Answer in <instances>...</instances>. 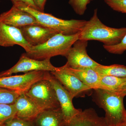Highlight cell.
Returning a JSON list of instances; mask_svg holds the SVG:
<instances>
[{
  "mask_svg": "<svg viewBox=\"0 0 126 126\" xmlns=\"http://www.w3.org/2000/svg\"><path fill=\"white\" fill-rule=\"evenodd\" d=\"M126 34V27L112 28L104 24L98 18L96 9L80 32L79 39L98 41L104 45L110 46L120 43Z\"/></svg>",
  "mask_w": 126,
  "mask_h": 126,
  "instance_id": "6da1fadb",
  "label": "cell"
},
{
  "mask_svg": "<svg viewBox=\"0 0 126 126\" xmlns=\"http://www.w3.org/2000/svg\"><path fill=\"white\" fill-rule=\"evenodd\" d=\"M79 33L66 35L58 33L42 44L32 46L24 54L30 58L39 60L58 55L65 57L73 45L79 39Z\"/></svg>",
  "mask_w": 126,
  "mask_h": 126,
  "instance_id": "7a4b0ae2",
  "label": "cell"
},
{
  "mask_svg": "<svg viewBox=\"0 0 126 126\" xmlns=\"http://www.w3.org/2000/svg\"><path fill=\"white\" fill-rule=\"evenodd\" d=\"M18 9L29 13L36 19L40 24L55 30L66 35L79 33L87 22L84 20L63 19L50 14L44 13L34 9L22 2H13Z\"/></svg>",
  "mask_w": 126,
  "mask_h": 126,
  "instance_id": "3957f363",
  "label": "cell"
},
{
  "mask_svg": "<svg viewBox=\"0 0 126 126\" xmlns=\"http://www.w3.org/2000/svg\"><path fill=\"white\" fill-rule=\"evenodd\" d=\"M94 101L106 113L105 118L110 126H126V110L124 97L113 92L94 89Z\"/></svg>",
  "mask_w": 126,
  "mask_h": 126,
  "instance_id": "277c9868",
  "label": "cell"
},
{
  "mask_svg": "<svg viewBox=\"0 0 126 126\" xmlns=\"http://www.w3.org/2000/svg\"><path fill=\"white\" fill-rule=\"evenodd\" d=\"M25 93L42 111L60 108L54 89L47 79L35 83Z\"/></svg>",
  "mask_w": 126,
  "mask_h": 126,
  "instance_id": "5b68a950",
  "label": "cell"
},
{
  "mask_svg": "<svg viewBox=\"0 0 126 126\" xmlns=\"http://www.w3.org/2000/svg\"><path fill=\"white\" fill-rule=\"evenodd\" d=\"M88 41L84 40H78L74 43L65 56L69 67L74 69H94L99 65L88 55Z\"/></svg>",
  "mask_w": 126,
  "mask_h": 126,
  "instance_id": "8992f818",
  "label": "cell"
},
{
  "mask_svg": "<svg viewBox=\"0 0 126 126\" xmlns=\"http://www.w3.org/2000/svg\"><path fill=\"white\" fill-rule=\"evenodd\" d=\"M47 71H33L21 75L0 77V87L25 93L35 83L45 79Z\"/></svg>",
  "mask_w": 126,
  "mask_h": 126,
  "instance_id": "52a82bcc",
  "label": "cell"
},
{
  "mask_svg": "<svg viewBox=\"0 0 126 126\" xmlns=\"http://www.w3.org/2000/svg\"><path fill=\"white\" fill-rule=\"evenodd\" d=\"M50 72L73 98L75 97H84L92 90L70 72L67 63L62 67H57L55 71Z\"/></svg>",
  "mask_w": 126,
  "mask_h": 126,
  "instance_id": "ba28073f",
  "label": "cell"
},
{
  "mask_svg": "<svg viewBox=\"0 0 126 126\" xmlns=\"http://www.w3.org/2000/svg\"><path fill=\"white\" fill-rule=\"evenodd\" d=\"M45 79L50 82L54 89L66 126H68L72 119L82 110L74 107L72 102L73 98L72 95L50 72H47Z\"/></svg>",
  "mask_w": 126,
  "mask_h": 126,
  "instance_id": "9c48e42d",
  "label": "cell"
},
{
  "mask_svg": "<svg viewBox=\"0 0 126 126\" xmlns=\"http://www.w3.org/2000/svg\"><path fill=\"white\" fill-rule=\"evenodd\" d=\"M57 69V67L51 63L50 59L37 60L30 58L23 53L15 65L8 70L0 73V77L11 76L13 74L20 72L25 73L33 71L53 72Z\"/></svg>",
  "mask_w": 126,
  "mask_h": 126,
  "instance_id": "30bf717a",
  "label": "cell"
},
{
  "mask_svg": "<svg viewBox=\"0 0 126 126\" xmlns=\"http://www.w3.org/2000/svg\"><path fill=\"white\" fill-rule=\"evenodd\" d=\"M26 40L32 46L40 45L59 32L40 24L29 25L19 28Z\"/></svg>",
  "mask_w": 126,
  "mask_h": 126,
  "instance_id": "8fae6325",
  "label": "cell"
},
{
  "mask_svg": "<svg viewBox=\"0 0 126 126\" xmlns=\"http://www.w3.org/2000/svg\"><path fill=\"white\" fill-rule=\"evenodd\" d=\"M15 45L20 46L26 52L32 47L24 38L20 29L0 21V46L10 47Z\"/></svg>",
  "mask_w": 126,
  "mask_h": 126,
  "instance_id": "7c38bea8",
  "label": "cell"
},
{
  "mask_svg": "<svg viewBox=\"0 0 126 126\" xmlns=\"http://www.w3.org/2000/svg\"><path fill=\"white\" fill-rule=\"evenodd\" d=\"M0 21L19 29L33 24H40L33 16L13 5L11 9L0 15Z\"/></svg>",
  "mask_w": 126,
  "mask_h": 126,
  "instance_id": "4fadbf2b",
  "label": "cell"
},
{
  "mask_svg": "<svg viewBox=\"0 0 126 126\" xmlns=\"http://www.w3.org/2000/svg\"><path fill=\"white\" fill-rule=\"evenodd\" d=\"M16 109V116L26 120L33 121L42 111L25 93H22L15 103Z\"/></svg>",
  "mask_w": 126,
  "mask_h": 126,
  "instance_id": "5bb4252c",
  "label": "cell"
},
{
  "mask_svg": "<svg viewBox=\"0 0 126 126\" xmlns=\"http://www.w3.org/2000/svg\"><path fill=\"white\" fill-rule=\"evenodd\" d=\"M32 121L34 126H67L61 108L42 111Z\"/></svg>",
  "mask_w": 126,
  "mask_h": 126,
  "instance_id": "9a60e30c",
  "label": "cell"
},
{
  "mask_svg": "<svg viewBox=\"0 0 126 126\" xmlns=\"http://www.w3.org/2000/svg\"><path fill=\"white\" fill-rule=\"evenodd\" d=\"M68 126H110L105 117L99 116L92 109H86L76 115Z\"/></svg>",
  "mask_w": 126,
  "mask_h": 126,
  "instance_id": "2e32d148",
  "label": "cell"
},
{
  "mask_svg": "<svg viewBox=\"0 0 126 126\" xmlns=\"http://www.w3.org/2000/svg\"><path fill=\"white\" fill-rule=\"evenodd\" d=\"M68 67L70 72L83 83L92 89H95L101 76L94 69L91 68L74 69L68 66Z\"/></svg>",
  "mask_w": 126,
  "mask_h": 126,
  "instance_id": "e0dca14e",
  "label": "cell"
},
{
  "mask_svg": "<svg viewBox=\"0 0 126 126\" xmlns=\"http://www.w3.org/2000/svg\"><path fill=\"white\" fill-rule=\"evenodd\" d=\"M126 81V78H118L109 75L101 76L94 89H101L114 92Z\"/></svg>",
  "mask_w": 126,
  "mask_h": 126,
  "instance_id": "ac0fdd59",
  "label": "cell"
},
{
  "mask_svg": "<svg viewBox=\"0 0 126 126\" xmlns=\"http://www.w3.org/2000/svg\"><path fill=\"white\" fill-rule=\"evenodd\" d=\"M101 76L109 75L121 78H126V66L114 64L104 65L99 64L94 69Z\"/></svg>",
  "mask_w": 126,
  "mask_h": 126,
  "instance_id": "d6986e66",
  "label": "cell"
},
{
  "mask_svg": "<svg viewBox=\"0 0 126 126\" xmlns=\"http://www.w3.org/2000/svg\"><path fill=\"white\" fill-rule=\"evenodd\" d=\"M16 110L15 103L0 104V126L16 116Z\"/></svg>",
  "mask_w": 126,
  "mask_h": 126,
  "instance_id": "ffe728a7",
  "label": "cell"
},
{
  "mask_svg": "<svg viewBox=\"0 0 126 126\" xmlns=\"http://www.w3.org/2000/svg\"><path fill=\"white\" fill-rule=\"evenodd\" d=\"M22 93L0 87V104H14Z\"/></svg>",
  "mask_w": 126,
  "mask_h": 126,
  "instance_id": "44dd1931",
  "label": "cell"
},
{
  "mask_svg": "<svg viewBox=\"0 0 126 126\" xmlns=\"http://www.w3.org/2000/svg\"><path fill=\"white\" fill-rule=\"evenodd\" d=\"M90 0H69V3L75 13L79 15H82L87 10Z\"/></svg>",
  "mask_w": 126,
  "mask_h": 126,
  "instance_id": "7402d4cb",
  "label": "cell"
},
{
  "mask_svg": "<svg viewBox=\"0 0 126 126\" xmlns=\"http://www.w3.org/2000/svg\"><path fill=\"white\" fill-rule=\"evenodd\" d=\"M103 46L104 48L110 53L122 54L126 50V34L119 44L110 46L103 45Z\"/></svg>",
  "mask_w": 126,
  "mask_h": 126,
  "instance_id": "603a6c76",
  "label": "cell"
},
{
  "mask_svg": "<svg viewBox=\"0 0 126 126\" xmlns=\"http://www.w3.org/2000/svg\"><path fill=\"white\" fill-rule=\"evenodd\" d=\"M111 9L115 11L126 14V0H103Z\"/></svg>",
  "mask_w": 126,
  "mask_h": 126,
  "instance_id": "cb8c5ba5",
  "label": "cell"
},
{
  "mask_svg": "<svg viewBox=\"0 0 126 126\" xmlns=\"http://www.w3.org/2000/svg\"><path fill=\"white\" fill-rule=\"evenodd\" d=\"M2 126H34L33 121L21 119L15 116L5 123Z\"/></svg>",
  "mask_w": 126,
  "mask_h": 126,
  "instance_id": "d4e9b609",
  "label": "cell"
},
{
  "mask_svg": "<svg viewBox=\"0 0 126 126\" xmlns=\"http://www.w3.org/2000/svg\"><path fill=\"white\" fill-rule=\"evenodd\" d=\"M120 96L125 97L126 95V81L116 91L113 92Z\"/></svg>",
  "mask_w": 126,
  "mask_h": 126,
  "instance_id": "484cf974",
  "label": "cell"
},
{
  "mask_svg": "<svg viewBox=\"0 0 126 126\" xmlns=\"http://www.w3.org/2000/svg\"><path fill=\"white\" fill-rule=\"evenodd\" d=\"M38 10L44 12L45 3L47 0H33Z\"/></svg>",
  "mask_w": 126,
  "mask_h": 126,
  "instance_id": "4316f807",
  "label": "cell"
},
{
  "mask_svg": "<svg viewBox=\"0 0 126 126\" xmlns=\"http://www.w3.org/2000/svg\"><path fill=\"white\" fill-rule=\"evenodd\" d=\"M13 2H22L25 3V4L28 5L31 7H33L34 9L38 10V8L35 5L34 2L33 0H11Z\"/></svg>",
  "mask_w": 126,
  "mask_h": 126,
  "instance_id": "83f0119b",
  "label": "cell"
},
{
  "mask_svg": "<svg viewBox=\"0 0 126 126\" xmlns=\"http://www.w3.org/2000/svg\"><path fill=\"white\" fill-rule=\"evenodd\" d=\"M90 0V1H91L94 0Z\"/></svg>",
  "mask_w": 126,
  "mask_h": 126,
  "instance_id": "f1b7e54d",
  "label": "cell"
},
{
  "mask_svg": "<svg viewBox=\"0 0 126 126\" xmlns=\"http://www.w3.org/2000/svg\"></svg>",
  "mask_w": 126,
  "mask_h": 126,
  "instance_id": "f546056e",
  "label": "cell"
}]
</instances>
